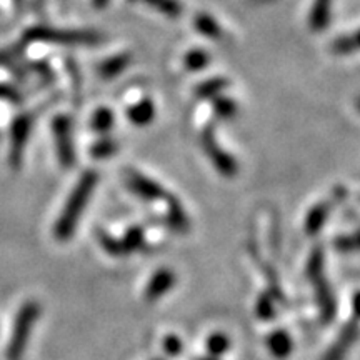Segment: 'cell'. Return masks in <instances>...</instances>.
<instances>
[{"mask_svg":"<svg viewBox=\"0 0 360 360\" xmlns=\"http://www.w3.org/2000/svg\"><path fill=\"white\" fill-rule=\"evenodd\" d=\"M97 184V170H87V172H84L82 177L79 179L77 186L74 187L69 199H67L64 209H62L60 212V217L57 219L56 227H53V236H56L57 240L65 242L74 236L79 220L82 217L85 207L89 204L90 195L96 191Z\"/></svg>","mask_w":360,"mask_h":360,"instance_id":"6da1fadb","label":"cell"},{"mask_svg":"<svg viewBox=\"0 0 360 360\" xmlns=\"http://www.w3.org/2000/svg\"><path fill=\"white\" fill-rule=\"evenodd\" d=\"M307 276L312 282L315 297H317L319 310H321L322 321L328 323L335 319L337 315V302L334 290L328 285L326 272H323V249L322 247H315L310 254L307 262Z\"/></svg>","mask_w":360,"mask_h":360,"instance_id":"7a4b0ae2","label":"cell"},{"mask_svg":"<svg viewBox=\"0 0 360 360\" xmlns=\"http://www.w3.org/2000/svg\"><path fill=\"white\" fill-rule=\"evenodd\" d=\"M24 40L42 44H56V45H97L101 44L103 37L98 32L92 30H62L52 29L47 25H35L32 29L25 30Z\"/></svg>","mask_w":360,"mask_h":360,"instance_id":"3957f363","label":"cell"},{"mask_svg":"<svg viewBox=\"0 0 360 360\" xmlns=\"http://www.w3.org/2000/svg\"><path fill=\"white\" fill-rule=\"evenodd\" d=\"M40 305L35 300H29L22 305L13 323L11 340L7 345V360H22L29 344L32 328L40 315Z\"/></svg>","mask_w":360,"mask_h":360,"instance_id":"277c9868","label":"cell"},{"mask_svg":"<svg viewBox=\"0 0 360 360\" xmlns=\"http://www.w3.org/2000/svg\"><path fill=\"white\" fill-rule=\"evenodd\" d=\"M35 117L30 112L17 115L11 127V150H8V164L12 169H19L24 160L25 146L32 132Z\"/></svg>","mask_w":360,"mask_h":360,"instance_id":"5b68a950","label":"cell"},{"mask_svg":"<svg viewBox=\"0 0 360 360\" xmlns=\"http://www.w3.org/2000/svg\"><path fill=\"white\" fill-rule=\"evenodd\" d=\"M200 143L204 147V152L209 157L210 162L215 165V169L219 170V174H222L224 177H236L238 172V165L236 159L227 152H224L220 146L215 141V135H214V129L212 127H207L204 132L200 135Z\"/></svg>","mask_w":360,"mask_h":360,"instance_id":"8992f818","label":"cell"},{"mask_svg":"<svg viewBox=\"0 0 360 360\" xmlns=\"http://www.w3.org/2000/svg\"><path fill=\"white\" fill-rule=\"evenodd\" d=\"M52 132L56 139L57 155L62 167L70 169L75 164V150L72 142V122L67 115H57L52 122Z\"/></svg>","mask_w":360,"mask_h":360,"instance_id":"52a82bcc","label":"cell"},{"mask_svg":"<svg viewBox=\"0 0 360 360\" xmlns=\"http://www.w3.org/2000/svg\"><path fill=\"white\" fill-rule=\"evenodd\" d=\"M125 182H127V187L130 191L137 193L141 199L147 202L160 200L167 197V193H165L164 187H162L160 184L146 177V175L137 172V170H127V172H125Z\"/></svg>","mask_w":360,"mask_h":360,"instance_id":"ba28073f","label":"cell"},{"mask_svg":"<svg viewBox=\"0 0 360 360\" xmlns=\"http://www.w3.org/2000/svg\"><path fill=\"white\" fill-rule=\"evenodd\" d=\"M359 335V321L352 319V321H349L344 327H342L339 337H337L334 344H332V347L327 350V354L323 355V360H345L347 354L350 352V349H352V345L357 342Z\"/></svg>","mask_w":360,"mask_h":360,"instance_id":"9c48e42d","label":"cell"},{"mask_svg":"<svg viewBox=\"0 0 360 360\" xmlns=\"http://www.w3.org/2000/svg\"><path fill=\"white\" fill-rule=\"evenodd\" d=\"M175 278L177 277H175V274L170 269H160L159 272H155L146 287V294H143L147 302H155L160 297L167 294L175 285Z\"/></svg>","mask_w":360,"mask_h":360,"instance_id":"30bf717a","label":"cell"},{"mask_svg":"<svg viewBox=\"0 0 360 360\" xmlns=\"http://www.w3.org/2000/svg\"><path fill=\"white\" fill-rule=\"evenodd\" d=\"M332 210V202H319L310 209V212L305 217V233L309 236H317L323 229V224L327 222L328 214Z\"/></svg>","mask_w":360,"mask_h":360,"instance_id":"8fae6325","label":"cell"},{"mask_svg":"<svg viewBox=\"0 0 360 360\" xmlns=\"http://www.w3.org/2000/svg\"><path fill=\"white\" fill-rule=\"evenodd\" d=\"M265 342H267L269 352L278 360L287 359L294 350V342L285 330H274Z\"/></svg>","mask_w":360,"mask_h":360,"instance_id":"7c38bea8","label":"cell"},{"mask_svg":"<svg viewBox=\"0 0 360 360\" xmlns=\"http://www.w3.org/2000/svg\"><path fill=\"white\" fill-rule=\"evenodd\" d=\"M330 8L332 0H315L310 12L309 25L314 32H323L330 22Z\"/></svg>","mask_w":360,"mask_h":360,"instance_id":"4fadbf2b","label":"cell"},{"mask_svg":"<svg viewBox=\"0 0 360 360\" xmlns=\"http://www.w3.org/2000/svg\"><path fill=\"white\" fill-rule=\"evenodd\" d=\"M130 62H132V56H130L129 52H124V53H117V56L107 58V60H103L101 67H98V74H101L102 79L109 80V79H114L117 75H120L122 72L127 69L130 65Z\"/></svg>","mask_w":360,"mask_h":360,"instance_id":"5bb4252c","label":"cell"},{"mask_svg":"<svg viewBox=\"0 0 360 360\" xmlns=\"http://www.w3.org/2000/svg\"><path fill=\"white\" fill-rule=\"evenodd\" d=\"M127 117H129L130 122H132L134 125H139V127L148 125L155 117L154 102H152L150 98H143V101L137 102L135 105L129 107Z\"/></svg>","mask_w":360,"mask_h":360,"instance_id":"9a60e30c","label":"cell"},{"mask_svg":"<svg viewBox=\"0 0 360 360\" xmlns=\"http://www.w3.org/2000/svg\"><path fill=\"white\" fill-rule=\"evenodd\" d=\"M167 202H169V209H167V220L169 225L174 229L175 232H187L188 231V217L184 210V207L180 205V202L177 197H170L167 195Z\"/></svg>","mask_w":360,"mask_h":360,"instance_id":"2e32d148","label":"cell"},{"mask_svg":"<svg viewBox=\"0 0 360 360\" xmlns=\"http://www.w3.org/2000/svg\"><path fill=\"white\" fill-rule=\"evenodd\" d=\"M193 27H195L197 32L209 39H222L224 35L219 22L207 13H197L195 19H193Z\"/></svg>","mask_w":360,"mask_h":360,"instance_id":"e0dca14e","label":"cell"},{"mask_svg":"<svg viewBox=\"0 0 360 360\" xmlns=\"http://www.w3.org/2000/svg\"><path fill=\"white\" fill-rule=\"evenodd\" d=\"M227 87H229L227 79L214 77V79H209V80H205V82L197 85L193 92H195V97H199V98H215V97H219Z\"/></svg>","mask_w":360,"mask_h":360,"instance_id":"ac0fdd59","label":"cell"},{"mask_svg":"<svg viewBox=\"0 0 360 360\" xmlns=\"http://www.w3.org/2000/svg\"><path fill=\"white\" fill-rule=\"evenodd\" d=\"M137 2L147 4L155 11L164 13V15L170 17V19H177V17L182 15L184 7L179 0H137Z\"/></svg>","mask_w":360,"mask_h":360,"instance_id":"d6986e66","label":"cell"},{"mask_svg":"<svg viewBox=\"0 0 360 360\" xmlns=\"http://www.w3.org/2000/svg\"><path fill=\"white\" fill-rule=\"evenodd\" d=\"M114 112L107 109V107H101V109L94 112L92 120H90V127L98 134H107L114 127Z\"/></svg>","mask_w":360,"mask_h":360,"instance_id":"ffe728a7","label":"cell"},{"mask_svg":"<svg viewBox=\"0 0 360 360\" xmlns=\"http://www.w3.org/2000/svg\"><path fill=\"white\" fill-rule=\"evenodd\" d=\"M120 249H122V255L132 254V252L139 250L143 245V231L141 227H132L125 232L122 238H119Z\"/></svg>","mask_w":360,"mask_h":360,"instance_id":"44dd1931","label":"cell"},{"mask_svg":"<svg viewBox=\"0 0 360 360\" xmlns=\"http://www.w3.org/2000/svg\"><path fill=\"white\" fill-rule=\"evenodd\" d=\"M210 62L209 52L204 49H193V51L187 52V56L184 57V67L188 72H200L204 70Z\"/></svg>","mask_w":360,"mask_h":360,"instance_id":"7402d4cb","label":"cell"},{"mask_svg":"<svg viewBox=\"0 0 360 360\" xmlns=\"http://www.w3.org/2000/svg\"><path fill=\"white\" fill-rule=\"evenodd\" d=\"M231 349V339L222 332H215L207 339V352L210 354V357L219 359L220 355H224L227 350Z\"/></svg>","mask_w":360,"mask_h":360,"instance_id":"603a6c76","label":"cell"},{"mask_svg":"<svg viewBox=\"0 0 360 360\" xmlns=\"http://www.w3.org/2000/svg\"><path fill=\"white\" fill-rule=\"evenodd\" d=\"M25 49H27V42L24 39H22L20 42L8 45V47L2 49V51H0V67H8L15 64V62L25 53Z\"/></svg>","mask_w":360,"mask_h":360,"instance_id":"cb8c5ba5","label":"cell"},{"mask_svg":"<svg viewBox=\"0 0 360 360\" xmlns=\"http://www.w3.org/2000/svg\"><path fill=\"white\" fill-rule=\"evenodd\" d=\"M119 150V143H117L114 139H101V141L94 143L92 147H90V155L94 157V159H107V157H112L115 154V152Z\"/></svg>","mask_w":360,"mask_h":360,"instance_id":"d4e9b609","label":"cell"},{"mask_svg":"<svg viewBox=\"0 0 360 360\" xmlns=\"http://www.w3.org/2000/svg\"><path fill=\"white\" fill-rule=\"evenodd\" d=\"M214 112L220 119H232L237 114V103L229 97H215L214 98Z\"/></svg>","mask_w":360,"mask_h":360,"instance_id":"484cf974","label":"cell"},{"mask_svg":"<svg viewBox=\"0 0 360 360\" xmlns=\"http://www.w3.org/2000/svg\"><path fill=\"white\" fill-rule=\"evenodd\" d=\"M335 249L339 252H359L360 250V229L350 236H340L334 242Z\"/></svg>","mask_w":360,"mask_h":360,"instance_id":"4316f807","label":"cell"},{"mask_svg":"<svg viewBox=\"0 0 360 360\" xmlns=\"http://www.w3.org/2000/svg\"><path fill=\"white\" fill-rule=\"evenodd\" d=\"M257 317L262 319V321H269V319L274 317V304H272V297L270 294H264L260 299L257 300Z\"/></svg>","mask_w":360,"mask_h":360,"instance_id":"83f0119b","label":"cell"},{"mask_svg":"<svg viewBox=\"0 0 360 360\" xmlns=\"http://www.w3.org/2000/svg\"><path fill=\"white\" fill-rule=\"evenodd\" d=\"M98 238H101V245L109 252L114 257H120L122 255V249H120L119 238H114L110 236H105V233H98Z\"/></svg>","mask_w":360,"mask_h":360,"instance_id":"f1b7e54d","label":"cell"},{"mask_svg":"<svg viewBox=\"0 0 360 360\" xmlns=\"http://www.w3.org/2000/svg\"><path fill=\"white\" fill-rule=\"evenodd\" d=\"M0 101H7L13 103L22 102V94L8 84H0Z\"/></svg>","mask_w":360,"mask_h":360,"instance_id":"f546056e","label":"cell"},{"mask_svg":"<svg viewBox=\"0 0 360 360\" xmlns=\"http://www.w3.org/2000/svg\"><path fill=\"white\" fill-rule=\"evenodd\" d=\"M164 350L167 352L170 357H175L182 352V342L177 335H169L164 339Z\"/></svg>","mask_w":360,"mask_h":360,"instance_id":"4dcf8cb0","label":"cell"},{"mask_svg":"<svg viewBox=\"0 0 360 360\" xmlns=\"http://www.w3.org/2000/svg\"><path fill=\"white\" fill-rule=\"evenodd\" d=\"M29 67H30V70H34V72H37V74H40V77H44L47 80L52 79V69L49 67L47 62L37 60V62H32V64H29Z\"/></svg>","mask_w":360,"mask_h":360,"instance_id":"1f68e13d","label":"cell"},{"mask_svg":"<svg viewBox=\"0 0 360 360\" xmlns=\"http://www.w3.org/2000/svg\"><path fill=\"white\" fill-rule=\"evenodd\" d=\"M352 310H354V319L360 321V290L355 292L352 299Z\"/></svg>","mask_w":360,"mask_h":360,"instance_id":"d6a6232c","label":"cell"},{"mask_svg":"<svg viewBox=\"0 0 360 360\" xmlns=\"http://www.w3.org/2000/svg\"><path fill=\"white\" fill-rule=\"evenodd\" d=\"M349 39H350V44H352L354 51L360 49V30H357V32L352 34V35H349Z\"/></svg>","mask_w":360,"mask_h":360,"instance_id":"836d02e7","label":"cell"},{"mask_svg":"<svg viewBox=\"0 0 360 360\" xmlns=\"http://www.w3.org/2000/svg\"><path fill=\"white\" fill-rule=\"evenodd\" d=\"M107 4H109V0H92V6L96 8L107 7Z\"/></svg>","mask_w":360,"mask_h":360,"instance_id":"e575fe53","label":"cell"},{"mask_svg":"<svg viewBox=\"0 0 360 360\" xmlns=\"http://www.w3.org/2000/svg\"><path fill=\"white\" fill-rule=\"evenodd\" d=\"M195 360H219V359H215V357H200V359H195Z\"/></svg>","mask_w":360,"mask_h":360,"instance_id":"d590c367","label":"cell"},{"mask_svg":"<svg viewBox=\"0 0 360 360\" xmlns=\"http://www.w3.org/2000/svg\"><path fill=\"white\" fill-rule=\"evenodd\" d=\"M357 109H359V112H360V98L357 101Z\"/></svg>","mask_w":360,"mask_h":360,"instance_id":"8d00e7d4","label":"cell"}]
</instances>
